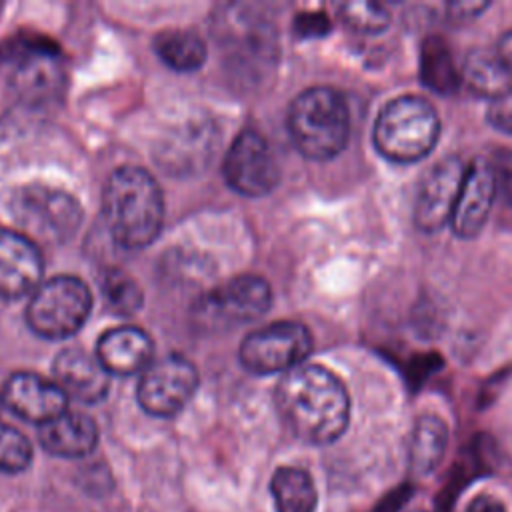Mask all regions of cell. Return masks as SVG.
<instances>
[{
  "instance_id": "6da1fadb",
  "label": "cell",
  "mask_w": 512,
  "mask_h": 512,
  "mask_svg": "<svg viewBox=\"0 0 512 512\" xmlns=\"http://www.w3.org/2000/svg\"><path fill=\"white\" fill-rule=\"evenodd\" d=\"M276 406L288 430L302 442H336L350 422V396L342 380L324 366L300 364L282 374Z\"/></svg>"
},
{
  "instance_id": "7a4b0ae2",
  "label": "cell",
  "mask_w": 512,
  "mask_h": 512,
  "mask_svg": "<svg viewBox=\"0 0 512 512\" xmlns=\"http://www.w3.org/2000/svg\"><path fill=\"white\" fill-rule=\"evenodd\" d=\"M102 210L120 246L144 248L162 228L164 196L150 172L140 166H120L104 184Z\"/></svg>"
},
{
  "instance_id": "3957f363",
  "label": "cell",
  "mask_w": 512,
  "mask_h": 512,
  "mask_svg": "<svg viewBox=\"0 0 512 512\" xmlns=\"http://www.w3.org/2000/svg\"><path fill=\"white\" fill-rule=\"evenodd\" d=\"M288 132L298 152L310 160L338 156L350 138L346 98L330 86L302 90L288 108Z\"/></svg>"
},
{
  "instance_id": "277c9868",
  "label": "cell",
  "mask_w": 512,
  "mask_h": 512,
  "mask_svg": "<svg viewBox=\"0 0 512 512\" xmlns=\"http://www.w3.org/2000/svg\"><path fill=\"white\" fill-rule=\"evenodd\" d=\"M440 136V118L434 106L414 94L388 100L372 128L376 152L396 164H412L432 152Z\"/></svg>"
},
{
  "instance_id": "5b68a950",
  "label": "cell",
  "mask_w": 512,
  "mask_h": 512,
  "mask_svg": "<svg viewBox=\"0 0 512 512\" xmlns=\"http://www.w3.org/2000/svg\"><path fill=\"white\" fill-rule=\"evenodd\" d=\"M90 308L92 294L80 278L54 276L32 292L26 322L42 338H68L84 326Z\"/></svg>"
},
{
  "instance_id": "8992f818",
  "label": "cell",
  "mask_w": 512,
  "mask_h": 512,
  "mask_svg": "<svg viewBox=\"0 0 512 512\" xmlns=\"http://www.w3.org/2000/svg\"><path fill=\"white\" fill-rule=\"evenodd\" d=\"M2 64L14 90L34 102L58 94L64 84V66L58 46L44 36L20 34L0 50Z\"/></svg>"
},
{
  "instance_id": "52a82bcc",
  "label": "cell",
  "mask_w": 512,
  "mask_h": 512,
  "mask_svg": "<svg viewBox=\"0 0 512 512\" xmlns=\"http://www.w3.org/2000/svg\"><path fill=\"white\" fill-rule=\"evenodd\" d=\"M12 214L30 240L64 242L80 226L82 206L72 194L36 182L14 194Z\"/></svg>"
},
{
  "instance_id": "ba28073f",
  "label": "cell",
  "mask_w": 512,
  "mask_h": 512,
  "mask_svg": "<svg viewBox=\"0 0 512 512\" xmlns=\"http://www.w3.org/2000/svg\"><path fill=\"white\" fill-rule=\"evenodd\" d=\"M312 334L302 322L282 320L250 332L240 344V362L254 374L288 372L308 358Z\"/></svg>"
},
{
  "instance_id": "9c48e42d",
  "label": "cell",
  "mask_w": 512,
  "mask_h": 512,
  "mask_svg": "<svg viewBox=\"0 0 512 512\" xmlns=\"http://www.w3.org/2000/svg\"><path fill=\"white\" fill-rule=\"evenodd\" d=\"M272 302L270 286L256 274L234 276L208 294H204L196 306L198 318L208 328H234L268 312Z\"/></svg>"
},
{
  "instance_id": "30bf717a",
  "label": "cell",
  "mask_w": 512,
  "mask_h": 512,
  "mask_svg": "<svg viewBox=\"0 0 512 512\" xmlns=\"http://www.w3.org/2000/svg\"><path fill=\"white\" fill-rule=\"evenodd\" d=\"M196 388L198 372L194 364L180 354H168L152 360L140 372L136 398L144 412L170 418L188 404Z\"/></svg>"
},
{
  "instance_id": "8fae6325",
  "label": "cell",
  "mask_w": 512,
  "mask_h": 512,
  "mask_svg": "<svg viewBox=\"0 0 512 512\" xmlns=\"http://www.w3.org/2000/svg\"><path fill=\"white\" fill-rule=\"evenodd\" d=\"M224 178L238 194L264 196L280 180L276 158L266 138L252 128L238 132L224 156Z\"/></svg>"
},
{
  "instance_id": "7c38bea8",
  "label": "cell",
  "mask_w": 512,
  "mask_h": 512,
  "mask_svg": "<svg viewBox=\"0 0 512 512\" xmlns=\"http://www.w3.org/2000/svg\"><path fill=\"white\" fill-rule=\"evenodd\" d=\"M464 174V162L458 156H446L422 176L412 212L414 226L420 232L432 234L450 224Z\"/></svg>"
},
{
  "instance_id": "4fadbf2b",
  "label": "cell",
  "mask_w": 512,
  "mask_h": 512,
  "mask_svg": "<svg viewBox=\"0 0 512 512\" xmlns=\"http://www.w3.org/2000/svg\"><path fill=\"white\" fill-rule=\"evenodd\" d=\"M496 188V168L486 158H474L466 166L464 182L450 220V228L458 238L472 240L482 232L496 198Z\"/></svg>"
},
{
  "instance_id": "5bb4252c",
  "label": "cell",
  "mask_w": 512,
  "mask_h": 512,
  "mask_svg": "<svg viewBox=\"0 0 512 512\" xmlns=\"http://www.w3.org/2000/svg\"><path fill=\"white\" fill-rule=\"evenodd\" d=\"M0 396L2 404H6L16 416L38 426L68 410V396L64 390L56 382L34 372H14L6 380Z\"/></svg>"
},
{
  "instance_id": "9a60e30c",
  "label": "cell",
  "mask_w": 512,
  "mask_h": 512,
  "mask_svg": "<svg viewBox=\"0 0 512 512\" xmlns=\"http://www.w3.org/2000/svg\"><path fill=\"white\" fill-rule=\"evenodd\" d=\"M42 258L34 240L16 230H0V296L32 294L42 282Z\"/></svg>"
},
{
  "instance_id": "2e32d148",
  "label": "cell",
  "mask_w": 512,
  "mask_h": 512,
  "mask_svg": "<svg viewBox=\"0 0 512 512\" xmlns=\"http://www.w3.org/2000/svg\"><path fill=\"white\" fill-rule=\"evenodd\" d=\"M54 382L68 398L84 404L100 402L110 388V374L100 360L80 348H66L54 358Z\"/></svg>"
},
{
  "instance_id": "e0dca14e",
  "label": "cell",
  "mask_w": 512,
  "mask_h": 512,
  "mask_svg": "<svg viewBox=\"0 0 512 512\" xmlns=\"http://www.w3.org/2000/svg\"><path fill=\"white\" fill-rule=\"evenodd\" d=\"M154 344L136 326H116L104 332L96 346V358L108 374L130 376L142 372L152 362Z\"/></svg>"
},
{
  "instance_id": "ac0fdd59",
  "label": "cell",
  "mask_w": 512,
  "mask_h": 512,
  "mask_svg": "<svg viewBox=\"0 0 512 512\" xmlns=\"http://www.w3.org/2000/svg\"><path fill=\"white\" fill-rule=\"evenodd\" d=\"M38 440L54 456L82 458L96 448L98 428L90 416L66 410L40 426Z\"/></svg>"
},
{
  "instance_id": "d6986e66",
  "label": "cell",
  "mask_w": 512,
  "mask_h": 512,
  "mask_svg": "<svg viewBox=\"0 0 512 512\" xmlns=\"http://www.w3.org/2000/svg\"><path fill=\"white\" fill-rule=\"evenodd\" d=\"M448 448V426L436 414H422L414 422L410 448H408V462L410 470L424 478L430 476L444 460Z\"/></svg>"
},
{
  "instance_id": "ffe728a7",
  "label": "cell",
  "mask_w": 512,
  "mask_h": 512,
  "mask_svg": "<svg viewBox=\"0 0 512 512\" xmlns=\"http://www.w3.org/2000/svg\"><path fill=\"white\" fill-rule=\"evenodd\" d=\"M460 78L476 96L498 100L512 90V74L492 50H470L460 68Z\"/></svg>"
},
{
  "instance_id": "44dd1931",
  "label": "cell",
  "mask_w": 512,
  "mask_h": 512,
  "mask_svg": "<svg viewBox=\"0 0 512 512\" xmlns=\"http://www.w3.org/2000/svg\"><path fill=\"white\" fill-rule=\"evenodd\" d=\"M276 512H316L318 490L304 468L280 466L270 480Z\"/></svg>"
},
{
  "instance_id": "7402d4cb",
  "label": "cell",
  "mask_w": 512,
  "mask_h": 512,
  "mask_svg": "<svg viewBox=\"0 0 512 512\" xmlns=\"http://www.w3.org/2000/svg\"><path fill=\"white\" fill-rule=\"evenodd\" d=\"M420 78L424 86L438 94H452L462 82L452 52L440 36H430L422 44Z\"/></svg>"
},
{
  "instance_id": "603a6c76",
  "label": "cell",
  "mask_w": 512,
  "mask_h": 512,
  "mask_svg": "<svg viewBox=\"0 0 512 512\" xmlns=\"http://www.w3.org/2000/svg\"><path fill=\"white\" fill-rule=\"evenodd\" d=\"M154 50L160 60L180 72L196 70L206 60L204 40L190 30H164L154 38Z\"/></svg>"
},
{
  "instance_id": "cb8c5ba5",
  "label": "cell",
  "mask_w": 512,
  "mask_h": 512,
  "mask_svg": "<svg viewBox=\"0 0 512 512\" xmlns=\"http://www.w3.org/2000/svg\"><path fill=\"white\" fill-rule=\"evenodd\" d=\"M338 16L358 34H380L390 26V12L380 2H344L338 4Z\"/></svg>"
},
{
  "instance_id": "d4e9b609",
  "label": "cell",
  "mask_w": 512,
  "mask_h": 512,
  "mask_svg": "<svg viewBox=\"0 0 512 512\" xmlns=\"http://www.w3.org/2000/svg\"><path fill=\"white\" fill-rule=\"evenodd\" d=\"M102 296L114 314H132L140 308L142 294L138 284L122 270H108L100 280Z\"/></svg>"
},
{
  "instance_id": "484cf974",
  "label": "cell",
  "mask_w": 512,
  "mask_h": 512,
  "mask_svg": "<svg viewBox=\"0 0 512 512\" xmlns=\"http://www.w3.org/2000/svg\"><path fill=\"white\" fill-rule=\"evenodd\" d=\"M32 462V446L28 438L0 420V472L18 474Z\"/></svg>"
},
{
  "instance_id": "4316f807",
  "label": "cell",
  "mask_w": 512,
  "mask_h": 512,
  "mask_svg": "<svg viewBox=\"0 0 512 512\" xmlns=\"http://www.w3.org/2000/svg\"><path fill=\"white\" fill-rule=\"evenodd\" d=\"M488 122L496 130L512 134V90L506 96L492 100L488 106Z\"/></svg>"
},
{
  "instance_id": "83f0119b",
  "label": "cell",
  "mask_w": 512,
  "mask_h": 512,
  "mask_svg": "<svg viewBox=\"0 0 512 512\" xmlns=\"http://www.w3.org/2000/svg\"><path fill=\"white\" fill-rule=\"evenodd\" d=\"M490 6V2H472V0H462V2H452L446 6L448 18L462 24V22H470L474 18H478L486 8Z\"/></svg>"
},
{
  "instance_id": "f1b7e54d",
  "label": "cell",
  "mask_w": 512,
  "mask_h": 512,
  "mask_svg": "<svg viewBox=\"0 0 512 512\" xmlns=\"http://www.w3.org/2000/svg\"><path fill=\"white\" fill-rule=\"evenodd\" d=\"M328 28H330L328 18L324 14H318V12L298 14V18L294 20V30L300 36H320V34H326Z\"/></svg>"
},
{
  "instance_id": "f546056e",
  "label": "cell",
  "mask_w": 512,
  "mask_h": 512,
  "mask_svg": "<svg viewBox=\"0 0 512 512\" xmlns=\"http://www.w3.org/2000/svg\"><path fill=\"white\" fill-rule=\"evenodd\" d=\"M462 512H508V510L498 498L490 494H478L466 504Z\"/></svg>"
},
{
  "instance_id": "4dcf8cb0",
  "label": "cell",
  "mask_w": 512,
  "mask_h": 512,
  "mask_svg": "<svg viewBox=\"0 0 512 512\" xmlns=\"http://www.w3.org/2000/svg\"><path fill=\"white\" fill-rule=\"evenodd\" d=\"M494 52L498 54V58L502 60V64L506 66V70L512 74V30L504 32V34L498 38V44H496Z\"/></svg>"
},
{
  "instance_id": "1f68e13d",
  "label": "cell",
  "mask_w": 512,
  "mask_h": 512,
  "mask_svg": "<svg viewBox=\"0 0 512 512\" xmlns=\"http://www.w3.org/2000/svg\"><path fill=\"white\" fill-rule=\"evenodd\" d=\"M498 174V172H496ZM498 184L502 188V194H504V200L512 206V164L504 166L500 170V178H498Z\"/></svg>"
},
{
  "instance_id": "d6a6232c",
  "label": "cell",
  "mask_w": 512,
  "mask_h": 512,
  "mask_svg": "<svg viewBox=\"0 0 512 512\" xmlns=\"http://www.w3.org/2000/svg\"><path fill=\"white\" fill-rule=\"evenodd\" d=\"M410 512H428V510H410Z\"/></svg>"
},
{
  "instance_id": "836d02e7",
  "label": "cell",
  "mask_w": 512,
  "mask_h": 512,
  "mask_svg": "<svg viewBox=\"0 0 512 512\" xmlns=\"http://www.w3.org/2000/svg\"><path fill=\"white\" fill-rule=\"evenodd\" d=\"M0 406H2V396H0Z\"/></svg>"
}]
</instances>
